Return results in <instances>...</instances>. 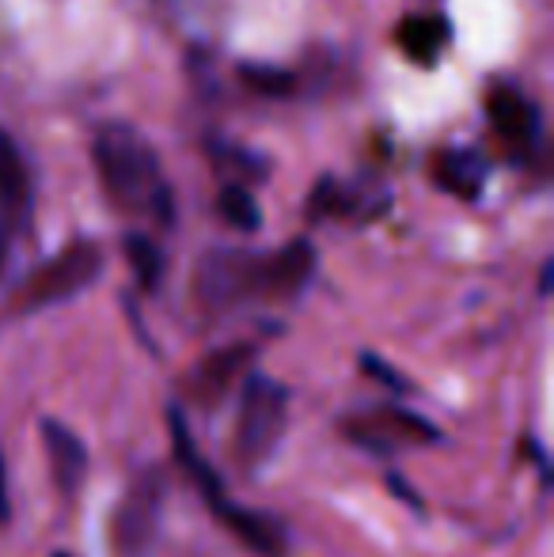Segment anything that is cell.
<instances>
[{
	"label": "cell",
	"instance_id": "1",
	"mask_svg": "<svg viewBox=\"0 0 554 557\" xmlns=\"http://www.w3.org/2000/svg\"><path fill=\"white\" fill-rule=\"evenodd\" d=\"M91 156H96L103 190L111 194L114 206L130 209V213L168 216V183L160 175V160L137 129L122 122L103 125L96 133Z\"/></svg>",
	"mask_w": 554,
	"mask_h": 557
},
{
	"label": "cell",
	"instance_id": "2",
	"mask_svg": "<svg viewBox=\"0 0 554 557\" xmlns=\"http://www.w3.org/2000/svg\"><path fill=\"white\" fill-rule=\"evenodd\" d=\"M171 441H175V455L183 459L186 474L194 478V485L201 490V497H206L209 508L217 512V520H221L236 539H244L247 546H255L262 557H278L281 546H285L281 528L274 520H267V516H259V512H244V508H236L229 497H224L221 478H217V470L201 459L198 444L190 441V433H186V425H183V418H178V413H171Z\"/></svg>",
	"mask_w": 554,
	"mask_h": 557
},
{
	"label": "cell",
	"instance_id": "3",
	"mask_svg": "<svg viewBox=\"0 0 554 557\" xmlns=\"http://www.w3.org/2000/svg\"><path fill=\"white\" fill-rule=\"evenodd\" d=\"M288 421V391L267 375H251L244 383V403L236 418V459L247 470L262 467L274 455Z\"/></svg>",
	"mask_w": 554,
	"mask_h": 557
},
{
	"label": "cell",
	"instance_id": "4",
	"mask_svg": "<svg viewBox=\"0 0 554 557\" xmlns=\"http://www.w3.org/2000/svg\"><path fill=\"white\" fill-rule=\"evenodd\" d=\"M103 273V250L91 239H76L69 247H61L50 262H42L20 288V308L38 311L53 308V304L73 300L76 293L91 285Z\"/></svg>",
	"mask_w": 554,
	"mask_h": 557
},
{
	"label": "cell",
	"instance_id": "5",
	"mask_svg": "<svg viewBox=\"0 0 554 557\" xmlns=\"http://www.w3.org/2000/svg\"><path fill=\"white\" fill-rule=\"evenodd\" d=\"M160 508H163V482L156 470H145L134 478L126 493H122L119 508L111 520V546L114 557H148L156 543V528H160Z\"/></svg>",
	"mask_w": 554,
	"mask_h": 557
},
{
	"label": "cell",
	"instance_id": "6",
	"mask_svg": "<svg viewBox=\"0 0 554 557\" xmlns=\"http://www.w3.org/2000/svg\"><path fill=\"white\" fill-rule=\"evenodd\" d=\"M311 265H316V255H311L308 243H293V247L278 250L270 258H255V293L259 296H296L311 277Z\"/></svg>",
	"mask_w": 554,
	"mask_h": 557
},
{
	"label": "cell",
	"instance_id": "7",
	"mask_svg": "<svg viewBox=\"0 0 554 557\" xmlns=\"http://www.w3.org/2000/svg\"><path fill=\"white\" fill-rule=\"evenodd\" d=\"M42 444H46V459H50V470H53V482H58V490L65 493V497H73V493L81 490L84 474H88V451H84L81 436L69 425H61V421L46 418Z\"/></svg>",
	"mask_w": 554,
	"mask_h": 557
},
{
	"label": "cell",
	"instance_id": "8",
	"mask_svg": "<svg viewBox=\"0 0 554 557\" xmlns=\"http://www.w3.org/2000/svg\"><path fill=\"white\" fill-rule=\"evenodd\" d=\"M30 209V175L20 148L8 133H0V224L23 221Z\"/></svg>",
	"mask_w": 554,
	"mask_h": 557
},
{
	"label": "cell",
	"instance_id": "9",
	"mask_svg": "<svg viewBox=\"0 0 554 557\" xmlns=\"http://www.w3.org/2000/svg\"><path fill=\"white\" fill-rule=\"evenodd\" d=\"M487 114H490V125H494L505 140H535V133H540V114H535V107L513 88L490 91Z\"/></svg>",
	"mask_w": 554,
	"mask_h": 557
},
{
	"label": "cell",
	"instance_id": "10",
	"mask_svg": "<svg viewBox=\"0 0 554 557\" xmlns=\"http://www.w3.org/2000/svg\"><path fill=\"white\" fill-rule=\"evenodd\" d=\"M433 178L441 190L456 194V198H475L487 183V160L479 152H467V148H448L436 156Z\"/></svg>",
	"mask_w": 554,
	"mask_h": 557
},
{
	"label": "cell",
	"instance_id": "11",
	"mask_svg": "<svg viewBox=\"0 0 554 557\" xmlns=\"http://www.w3.org/2000/svg\"><path fill=\"white\" fill-rule=\"evenodd\" d=\"M399 42L415 61L433 65V61L441 58L444 42H448V27H444V20H436V15H410L399 27Z\"/></svg>",
	"mask_w": 554,
	"mask_h": 557
},
{
	"label": "cell",
	"instance_id": "12",
	"mask_svg": "<svg viewBox=\"0 0 554 557\" xmlns=\"http://www.w3.org/2000/svg\"><path fill=\"white\" fill-rule=\"evenodd\" d=\"M244 360H247V349H224V352H217V357H209L206 364L198 368V375H194V395H198L201 403H213L217 395H224L232 375L244 368Z\"/></svg>",
	"mask_w": 554,
	"mask_h": 557
},
{
	"label": "cell",
	"instance_id": "13",
	"mask_svg": "<svg viewBox=\"0 0 554 557\" xmlns=\"http://www.w3.org/2000/svg\"><path fill=\"white\" fill-rule=\"evenodd\" d=\"M217 209H221L224 221L232 227H239V232H255V227L262 224L259 206H255V198L244 190V186H224L221 198H217Z\"/></svg>",
	"mask_w": 554,
	"mask_h": 557
},
{
	"label": "cell",
	"instance_id": "14",
	"mask_svg": "<svg viewBox=\"0 0 554 557\" xmlns=\"http://www.w3.org/2000/svg\"><path fill=\"white\" fill-rule=\"evenodd\" d=\"M126 255H130V262H134L137 277L145 281V285H156V277H160V250L148 239H140V235H130Z\"/></svg>",
	"mask_w": 554,
	"mask_h": 557
},
{
	"label": "cell",
	"instance_id": "15",
	"mask_svg": "<svg viewBox=\"0 0 554 557\" xmlns=\"http://www.w3.org/2000/svg\"><path fill=\"white\" fill-rule=\"evenodd\" d=\"M244 81H247V88L267 91V96H281V91L293 88V76L281 73V69H267V65H247Z\"/></svg>",
	"mask_w": 554,
	"mask_h": 557
},
{
	"label": "cell",
	"instance_id": "16",
	"mask_svg": "<svg viewBox=\"0 0 554 557\" xmlns=\"http://www.w3.org/2000/svg\"><path fill=\"white\" fill-rule=\"evenodd\" d=\"M8 516V505H4V462H0V520Z\"/></svg>",
	"mask_w": 554,
	"mask_h": 557
},
{
	"label": "cell",
	"instance_id": "17",
	"mask_svg": "<svg viewBox=\"0 0 554 557\" xmlns=\"http://www.w3.org/2000/svg\"><path fill=\"white\" fill-rule=\"evenodd\" d=\"M4 250H8V239H4V224H0V262H4Z\"/></svg>",
	"mask_w": 554,
	"mask_h": 557
}]
</instances>
